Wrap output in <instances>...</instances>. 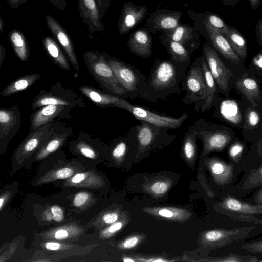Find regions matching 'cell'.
Instances as JSON below:
<instances>
[{"label":"cell","instance_id":"obj_19","mask_svg":"<svg viewBox=\"0 0 262 262\" xmlns=\"http://www.w3.org/2000/svg\"><path fill=\"white\" fill-rule=\"evenodd\" d=\"M147 14L148 10L146 6H137L132 2L125 3L122 7L118 21L119 34L128 33L138 26Z\"/></svg>","mask_w":262,"mask_h":262},{"label":"cell","instance_id":"obj_18","mask_svg":"<svg viewBox=\"0 0 262 262\" xmlns=\"http://www.w3.org/2000/svg\"><path fill=\"white\" fill-rule=\"evenodd\" d=\"M159 39L166 49L170 60L176 66L180 78L183 81L191 60V53L181 44L167 38L163 33Z\"/></svg>","mask_w":262,"mask_h":262},{"label":"cell","instance_id":"obj_13","mask_svg":"<svg viewBox=\"0 0 262 262\" xmlns=\"http://www.w3.org/2000/svg\"><path fill=\"white\" fill-rule=\"evenodd\" d=\"M203 55L217 86L224 93L227 91L232 73L221 59L216 51L208 41L203 46Z\"/></svg>","mask_w":262,"mask_h":262},{"label":"cell","instance_id":"obj_29","mask_svg":"<svg viewBox=\"0 0 262 262\" xmlns=\"http://www.w3.org/2000/svg\"><path fill=\"white\" fill-rule=\"evenodd\" d=\"M236 86L249 101L252 106L254 108H257L261 99V92L256 81L251 78L243 77L237 80Z\"/></svg>","mask_w":262,"mask_h":262},{"label":"cell","instance_id":"obj_57","mask_svg":"<svg viewBox=\"0 0 262 262\" xmlns=\"http://www.w3.org/2000/svg\"><path fill=\"white\" fill-rule=\"evenodd\" d=\"M254 64L259 68L262 69V54L257 55L253 59Z\"/></svg>","mask_w":262,"mask_h":262},{"label":"cell","instance_id":"obj_46","mask_svg":"<svg viewBox=\"0 0 262 262\" xmlns=\"http://www.w3.org/2000/svg\"><path fill=\"white\" fill-rule=\"evenodd\" d=\"M246 121L248 127L254 128L256 127L260 121L259 114L253 109L249 108L247 111Z\"/></svg>","mask_w":262,"mask_h":262},{"label":"cell","instance_id":"obj_45","mask_svg":"<svg viewBox=\"0 0 262 262\" xmlns=\"http://www.w3.org/2000/svg\"><path fill=\"white\" fill-rule=\"evenodd\" d=\"M261 184L262 166L251 173L246 179L244 185L247 188H251Z\"/></svg>","mask_w":262,"mask_h":262},{"label":"cell","instance_id":"obj_35","mask_svg":"<svg viewBox=\"0 0 262 262\" xmlns=\"http://www.w3.org/2000/svg\"><path fill=\"white\" fill-rule=\"evenodd\" d=\"M9 40L16 55L23 61H27L30 56V49L24 34L16 29L9 34Z\"/></svg>","mask_w":262,"mask_h":262},{"label":"cell","instance_id":"obj_44","mask_svg":"<svg viewBox=\"0 0 262 262\" xmlns=\"http://www.w3.org/2000/svg\"><path fill=\"white\" fill-rule=\"evenodd\" d=\"M40 245L43 249L51 251H62L71 249L74 247L73 245L53 240H46L42 242Z\"/></svg>","mask_w":262,"mask_h":262},{"label":"cell","instance_id":"obj_59","mask_svg":"<svg viewBox=\"0 0 262 262\" xmlns=\"http://www.w3.org/2000/svg\"><path fill=\"white\" fill-rule=\"evenodd\" d=\"M6 55V50L5 48L2 45H0V67H1L2 64L5 59Z\"/></svg>","mask_w":262,"mask_h":262},{"label":"cell","instance_id":"obj_32","mask_svg":"<svg viewBox=\"0 0 262 262\" xmlns=\"http://www.w3.org/2000/svg\"><path fill=\"white\" fill-rule=\"evenodd\" d=\"M201 59L206 90V99L200 109V111L203 112L210 109L213 106L215 101L217 85L208 68L203 55L201 56Z\"/></svg>","mask_w":262,"mask_h":262},{"label":"cell","instance_id":"obj_48","mask_svg":"<svg viewBox=\"0 0 262 262\" xmlns=\"http://www.w3.org/2000/svg\"><path fill=\"white\" fill-rule=\"evenodd\" d=\"M243 150L242 145L239 143L233 144L229 149V155L233 159H237L241 155Z\"/></svg>","mask_w":262,"mask_h":262},{"label":"cell","instance_id":"obj_63","mask_svg":"<svg viewBox=\"0 0 262 262\" xmlns=\"http://www.w3.org/2000/svg\"><path fill=\"white\" fill-rule=\"evenodd\" d=\"M97 3L99 7V10H100L102 6V0H96Z\"/></svg>","mask_w":262,"mask_h":262},{"label":"cell","instance_id":"obj_54","mask_svg":"<svg viewBox=\"0 0 262 262\" xmlns=\"http://www.w3.org/2000/svg\"><path fill=\"white\" fill-rule=\"evenodd\" d=\"M8 4L13 9L18 8L20 6L25 4L28 0H6Z\"/></svg>","mask_w":262,"mask_h":262},{"label":"cell","instance_id":"obj_8","mask_svg":"<svg viewBox=\"0 0 262 262\" xmlns=\"http://www.w3.org/2000/svg\"><path fill=\"white\" fill-rule=\"evenodd\" d=\"M191 127L197 138L203 143V156L212 151L222 150L232 139L231 135L226 130L208 127L207 122L203 119L195 121Z\"/></svg>","mask_w":262,"mask_h":262},{"label":"cell","instance_id":"obj_28","mask_svg":"<svg viewBox=\"0 0 262 262\" xmlns=\"http://www.w3.org/2000/svg\"><path fill=\"white\" fill-rule=\"evenodd\" d=\"M205 163L217 184L224 185L232 179L233 170L232 165L215 157L205 159Z\"/></svg>","mask_w":262,"mask_h":262},{"label":"cell","instance_id":"obj_2","mask_svg":"<svg viewBox=\"0 0 262 262\" xmlns=\"http://www.w3.org/2000/svg\"><path fill=\"white\" fill-rule=\"evenodd\" d=\"M83 57L89 73L103 91L124 99L128 98L127 92L106 60L104 53L91 50L85 52Z\"/></svg>","mask_w":262,"mask_h":262},{"label":"cell","instance_id":"obj_58","mask_svg":"<svg viewBox=\"0 0 262 262\" xmlns=\"http://www.w3.org/2000/svg\"><path fill=\"white\" fill-rule=\"evenodd\" d=\"M250 7L253 10H256L261 5V0H249Z\"/></svg>","mask_w":262,"mask_h":262},{"label":"cell","instance_id":"obj_53","mask_svg":"<svg viewBox=\"0 0 262 262\" xmlns=\"http://www.w3.org/2000/svg\"><path fill=\"white\" fill-rule=\"evenodd\" d=\"M111 0H102V6L99 10L101 18L103 17L110 5Z\"/></svg>","mask_w":262,"mask_h":262},{"label":"cell","instance_id":"obj_15","mask_svg":"<svg viewBox=\"0 0 262 262\" xmlns=\"http://www.w3.org/2000/svg\"><path fill=\"white\" fill-rule=\"evenodd\" d=\"M128 112L139 121H144L156 126L166 127L171 129L179 128L188 115L184 112L179 118L163 116L147 108L135 106L131 104Z\"/></svg>","mask_w":262,"mask_h":262},{"label":"cell","instance_id":"obj_24","mask_svg":"<svg viewBox=\"0 0 262 262\" xmlns=\"http://www.w3.org/2000/svg\"><path fill=\"white\" fill-rule=\"evenodd\" d=\"M72 134V130L70 127L58 123L49 139L33 159L35 161H41L57 151L65 145Z\"/></svg>","mask_w":262,"mask_h":262},{"label":"cell","instance_id":"obj_34","mask_svg":"<svg viewBox=\"0 0 262 262\" xmlns=\"http://www.w3.org/2000/svg\"><path fill=\"white\" fill-rule=\"evenodd\" d=\"M81 168L68 164L48 170L37 182V184L42 185L53 181L67 179L79 172Z\"/></svg>","mask_w":262,"mask_h":262},{"label":"cell","instance_id":"obj_33","mask_svg":"<svg viewBox=\"0 0 262 262\" xmlns=\"http://www.w3.org/2000/svg\"><path fill=\"white\" fill-rule=\"evenodd\" d=\"M41 76L40 73H35L21 76L6 86L1 92L3 97H9L22 91L26 90L33 85Z\"/></svg>","mask_w":262,"mask_h":262},{"label":"cell","instance_id":"obj_3","mask_svg":"<svg viewBox=\"0 0 262 262\" xmlns=\"http://www.w3.org/2000/svg\"><path fill=\"white\" fill-rule=\"evenodd\" d=\"M104 54L118 81L127 92L128 98L139 97L146 100V76L130 64L107 53Z\"/></svg>","mask_w":262,"mask_h":262},{"label":"cell","instance_id":"obj_31","mask_svg":"<svg viewBox=\"0 0 262 262\" xmlns=\"http://www.w3.org/2000/svg\"><path fill=\"white\" fill-rule=\"evenodd\" d=\"M43 48L54 64L67 71H70L71 67L69 61L61 51L58 45L49 36L43 38Z\"/></svg>","mask_w":262,"mask_h":262},{"label":"cell","instance_id":"obj_22","mask_svg":"<svg viewBox=\"0 0 262 262\" xmlns=\"http://www.w3.org/2000/svg\"><path fill=\"white\" fill-rule=\"evenodd\" d=\"M151 33L146 27L136 29L130 35L127 43L129 52L144 59L150 57L153 42Z\"/></svg>","mask_w":262,"mask_h":262},{"label":"cell","instance_id":"obj_30","mask_svg":"<svg viewBox=\"0 0 262 262\" xmlns=\"http://www.w3.org/2000/svg\"><path fill=\"white\" fill-rule=\"evenodd\" d=\"M189 17L192 19H195L209 25L217 30L224 36L229 30V25L227 24L222 18L217 14L205 11L203 12H196L190 10L187 11Z\"/></svg>","mask_w":262,"mask_h":262},{"label":"cell","instance_id":"obj_5","mask_svg":"<svg viewBox=\"0 0 262 262\" xmlns=\"http://www.w3.org/2000/svg\"><path fill=\"white\" fill-rule=\"evenodd\" d=\"M182 91L186 94L182 99L185 104H194L196 112L200 111L206 99V90L201 56L189 67L183 81Z\"/></svg>","mask_w":262,"mask_h":262},{"label":"cell","instance_id":"obj_16","mask_svg":"<svg viewBox=\"0 0 262 262\" xmlns=\"http://www.w3.org/2000/svg\"><path fill=\"white\" fill-rule=\"evenodd\" d=\"M184 12L167 9L158 8L150 13L146 20V27L151 33L171 30L180 23Z\"/></svg>","mask_w":262,"mask_h":262},{"label":"cell","instance_id":"obj_60","mask_svg":"<svg viewBox=\"0 0 262 262\" xmlns=\"http://www.w3.org/2000/svg\"><path fill=\"white\" fill-rule=\"evenodd\" d=\"M255 202L258 204H262V189L256 194Z\"/></svg>","mask_w":262,"mask_h":262},{"label":"cell","instance_id":"obj_51","mask_svg":"<svg viewBox=\"0 0 262 262\" xmlns=\"http://www.w3.org/2000/svg\"><path fill=\"white\" fill-rule=\"evenodd\" d=\"M136 261H153V262H165V261H176L175 260H168L161 257H152V258H142L136 257L135 258Z\"/></svg>","mask_w":262,"mask_h":262},{"label":"cell","instance_id":"obj_42","mask_svg":"<svg viewBox=\"0 0 262 262\" xmlns=\"http://www.w3.org/2000/svg\"><path fill=\"white\" fill-rule=\"evenodd\" d=\"M41 218L45 221L61 222L64 218V214L60 207L53 205L48 206L42 211Z\"/></svg>","mask_w":262,"mask_h":262},{"label":"cell","instance_id":"obj_1","mask_svg":"<svg viewBox=\"0 0 262 262\" xmlns=\"http://www.w3.org/2000/svg\"><path fill=\"white\" fill-rule=\"evenodd\" d=\"M181 80L176 66L170 59L157 58L147 79L146 100L155 102L171 94H180Z\"/></svg>","mask_w":262,"mask_h":262},{"label":"cell","instance_id":"obj_20","mask_svg":"<svg viewBox=\"0 0 262 262\" xmlns=\"http://www.w3.org/2000/svg\"><path fill=\"white\" fill-rule=\"evenodd\" d=\"M46 20L48 27L66 53L69 61L76 71H79L80 67L74 46L66 30L50 15L46 16Z\"/></svg>","mask_w":262,"mask_h":262},{"label":"cell","instance_id":"obj_50","mask_svg":"<svg viewBox=\"0 0 262 262\" xmlns=\"http://www.w3.org/2000/svg\"><path fill=\"white\" fill-rule=\"evenodd\" d=\"M255 35L257 43L262 45V18L256 24Z\"/></svg>","mask_w":262,"mask_h":262},{"label":"cell","instance_id":"obj_49","mask_svg":"<svg viewBox=\"0 0 262 262\" xmlns=\"http://www.w3.org/2000/svg\"><path fill=\"white\" fill-rule=\"evenodd\" d=\"M12 195L10 191H6L1 194L0 196V210L2 211L4 206L7 204Z\"/></svg>","mask_w":262,"mask_h":262},{"label":"cell","instance_id":"obj_23","mask_svg":"<svg viewBox=\"0 0 262 262\" xmlns=\"http://www.w3.org/2000/svg\"><path fill=\"white\" fill-rule=\"evenodd\" d=\"M163 33L167 38L183 45L192 54L200 46L199 33L191 26L184 23H180L171 30Z\"/></svg>","mask_w":262,"mask_h":262},{"label":"cell","instance_id":"obj_52","mask_svg":"<svg viewBox=\"0 0 262 262\" xmlns=\"http://www.w3.org/2000/svg\"><path fill=\"white\" fill-rule=\"evenodd\" d=\"M50 1L53 6L60 10L64 11L68 8L66 0H50Z\"/></svg>","mask_w":262,"mask_h":262},{"label":"cell","instance_id":"obj_11","mask_svg":"<svg viewBox=\"0 0 262 262\" xmlns=\"http://www.w3.org/2000/svg\"><path fill=\"white\" fill-rule=\"evenodd\" d=\"M107 149V146L99 138L81 131L69 143V150L72 153L93 161L99 160Z\"/></svg>","mask_w":262,"mask_h":262},{"label":"cell","instance_id":"obj_55","mask_svg":"<svg viewBox=\"0 0 262 262\" xmlns=\"http://www.w3.org/2000/svg\"><path fill=\"white\" fill-rule=\"evenodd\" d=\"M251 214H262V204L250 205Z\"/></svg>","mask_w":262,"mask_h":262},{"label":"cell","instance_id":"obj_14","mask_svg":"<svg viewBox=\"0 0 262 262\" xmlns=\"http://www.w3.org/2000/svg\"><path fill=\"white\" fill-rule=\"evenodd\" d=\"M73 108L62 105H47L35 110L29 116L30 127L29 133L55 121V119H70Z\"/></svg>","mask_w":262,"mask_h":262},{"label":"cell","instance_id":"obj_25","mask_svg":"<svg viewBox=\"0 0 262 262\" xmlns=\"http://www.w3.org/2000/svg\"><path fill=\"white\" fill-rule=\"evenodd\" d=\"M142 210L155 218L171 222H184L192 216L188 210L176 207H145Z\"/></svg>","mask_w":262,"mask_h":262},{"label":"cell","instance_id":"obj_21","mask_svg":"<svg viewBox=\"0 0 262 262\" xmlns=\"http://www.w3.org/2000/svg\"><path fill=\"white\" fill-rule=\"evenodd\" d=\"M78 5L80 17L88 29L89 37L93 39V33L104 29L96 0H78Z\"/></svg>","mask_w":262,"mask_h":262},{"label":"cell","instance_id":"obj_43","mask_svg":"<svg viewBox=\"0 0 262 262\" xmlns=\"http://www.w3.org/2000/svg\"><path fill=\"white\" fill-rule=\"evenodd\" d=\"M92 195L88 191H80L73 197L72 201L73 206L79 209H86L94 202Z\"/></svg>","mask_w":262,"mask_h":262},{"label":"cell","instance_id":"obj_56","mask_svg":"<svg viewBox=\"0 0 262 262\" xmlns=\"http://www.w3.org/2000/svg\"><path fill=\"white\" fill-rule=\"evenodd\" d=\"M222 5L234 7L236 6L240 0H220Z\"/></svg>","mask_w":262,"mask_h":262},{"label":"cell","instance_id":"obj_27","mask_svg":"<svg viewBox=\"0 0 262 262\" xmlns=\"http://www.w3.org/2000/svg\"><path fill=\"white\" fill-rule=\"evenodd\" d=\"M84 229L74 223H67L41 233V236L45 240L58 241H71L81 235Z\"/></svg>","mask_w":262,"mask_h":262},{"label":"cell","instance_id":"obj_12","mask_svg":"<svg viewBox=\"0 0 262 262\" xmlns=\"http://www.w3.org/2000/svg\"><path fill=\"white\" fill-rule=\"evenodd\" d=\"M21 113L15 104L0 110V152L5 154L10 140L20 128Z\"/></svg>","mask_w":262,"mask_h":262},{"label":"cell","instance_id":"obj_62","mask_svg":"<svg viewBox=\"0 0 262 262\" xmlns=\"http://www.w3.org/2000/svg\"><path fill=\"white\" fill-rule=\"evenodd\" d=\"M5 23L4 19L0 17V33H3Z\"/></svg>","mask_w":262,"mask_h":262},{"label":"cell","instance_id":"obj_7","mask_svg":"<svg viewBox=\"0 0 262 262\" xmlns=\"http://www.w3.org/2000/svg\"><path fill=\"white\" fill-rule=\"evenodd\" d=\"M62 105L72 108H84V99L72 90L64 87L59 82L52 84L50 90H42L31 103L32 110H35L47 105Z\"/></svg>","mask_w":262,"mask_h":262},{"label":"cell","instance_id":"obj_4","mask_svg":"<svg viewBox=\"0 0 262 262\" xmlns=\"http://www.w3.org/2000/svg\"><path fill=\"white\" fill-rule=\"evenodd\" d=\"M137 143V156H141L159 145L169 143L176 138L169 128L158 126L144 121L130 128Z\"/></svg>","mask_w":262,"mask_h":262},{"label":"cell","instance_id":"obj_26","mask_svg":"<svg viewBox=\"0 0 262 262\" xmlns=\"http://www.w3.org/2000/svg\"><path fill=\"white\" fill-rule=\"evenodd\" d=\"M104 185L103 178L94 171L77 172L63 183L66 187L88 189H98Z\"/></svg>","mask_w":262,"mask_h":262},{"label":"cell","instance_id":"obj_39","mask_svg":"<svg viewBox=\"0 0 262 262\" xmlns=\"http://www.w3.org/2000/svg\"><path fill=\"white\" fill-rule=\"evenodd\" d=\"M122 210L120 206L104 210L95 218L92 224L100 230L103 229L119 219Z\"/></svg>","mask_w":262,"mask_h":262},{"label":"cell","instance_id":"obj_41","mask_svg":"<svg viewBox=\"0 0 262 262\" xmlns=\"http://www.w3.org/2000/svg\"><path fill=\"white\" fill-rule=\"evenodd\" d=\"M146 238L144 234L135 233L132 234L120 241L117 245L121 250H129L137 247Z\"/></svg>","mask_w":262,"mask_h":262},{"label":"cell","instance_id":"obj_36","mask_svg":"<svg viewBox=\"0 0 262 262\" xmlns=\"http://www.w3.org/2000/svg\"><path fill=\"white\" fill-rule=\"evenodd\" d=\"M198 138L194 134L191 126L185 133L183 136L181 154L185 162L190 165L195 163L196 158Z\"/></svg>","mask_w":262,"mask_h":262},{"label":"cell","instance_id":"obj_6","mask_svg":"<svg viewBox=\"0 0 262 262\" xmlns=\"http://www.w3.org/2000/svg\"><path fill=\"white\" fill-rule=\"evenodd\" d=\"M58 122L56 120L27 135L19 143L11 160L14 166H20L30 158L32 159L49 139Z\"/></svg>","mask_w":262,"mask_h":262},{"label":"cell","instance_id":"obj_40","mask_svg":"<svg viewBox=\"0 0 262 262\" xmlns=\"http://www.w3.org/2000/svg\"><path fill=\"white\" fill-rule=\"evenodd\" d=\"M130 221V218L129 212L127 211H122L118 220L105 228L100 230L99 233V238L101 239L111 238L122 230Z\"/></svg>","mask_w":262,"mask_h":262},{"label":"cell","instance_id":"obj_38","mask_svg":"<svg viewBox=\"0 0 262 262\" xmlns=\"http://www.w3.org/2000/svg\"><path fill=\"white\" fill-rule=\"evenodd\" d=\"M173 182L171 178L159 177L154 178L144 185L145 191L153 196H163L170 189Z\"/></svg>","mask_w":262,"mask_h":262},{"label":"cell","instance_id":"obj_37","mask_svg":"<svg viewBox=\"0 0 262 262\" xmlns=\"http://www.w3.org/2000/svg\"><path fill=\"white\" fill-rule=\"evenodd\" d=\"M235 52L241 59L247 56V44L245 38L235 28L229 25V30L225 35Z\"/></svg>","mask_w":262,"mask_h":262},{"label":"cell","instance_id":"obj_61","mask_svg":"<svg viewBox=\"0 0 262 262\" xmlns=\"http://www.w3.org/2000/svg\"><path fill=\"white\" fill-rule=\"evenodd\" d=\"M122 259L124 262H135L136 260L135 258H133L130 257H128L126 256H124L122 257Z\"/></svg>","mask_w":262,"mask_h":262},{"label":"cell","instance_id":"obj_9","mask_svg":"<svg viewBox=\"0 0 262 262\" xmlns=\"http://www.w3.org/2000/svg\"><path fill=\"white\" fill-rule=\"evenodd\" d=\"M192 20L194 28L199 34L204 37L216 51L231 62L235 64H239L241 58L224 35L208 24L195 19Z\"/></svg>","mask_w":262,"mask_h":262},{"label":"cell","instance_id":"obj_10","mask_svg":"<svg viewBox=\"0 0 262 262\" xmlns=\"http://www.w3.org/2000/svg\"><path fill=\"white\" fill-rule=\"evenodd\" d=\"M253 229V227H241L206 230L201 234L200 242L206 248L217 249L246 237Z\"/></svg>","mask_w":262,"mask_h":262},{"label":"cell","instance_id":"obj_17","mask_svg":"<svg viewBox=\"0 0 262 262\" xmlns=\"http://www.w3.org/2000/svg\"><path fill=\"white\" fill-rule=\"evenodd\" d=\"M79 90L96 106L100 108L115 107L128 111L131 105L126 99L95 87L83 85L80 86Z\"/></svg>","mask_w":262,"mask_h":262},{"label":"cell","instance_id":"obj_47","mask_svg":"<svg viewBox=\"0 0 262 262\" xmlns=\"http://www.w3.org/2000/svg\"><path fill=\"white\" fill-rule=\"evenodd\" d=\"M242 248L252 253H262V239L245 244Z\"/></svg>","mask_w":262,"mask_h":262}]
</instances>
